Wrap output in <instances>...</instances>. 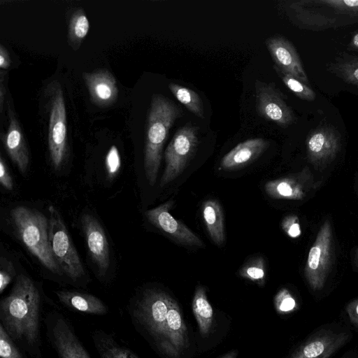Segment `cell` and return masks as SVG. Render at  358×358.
Listing matches in <instances>:
<instances>
[{"label": "cell", "mask_w": 358, "mask_h": 358, "mask_svg": "<svg viewBox=\"0 0 358 358\" xmlns=\"http://www.w3.org/2000/svg\"><path fill=\"white\" fill-rule=\"evenodd\" d=\"M199 127L186 124L174 134L164 152L165 169L160 180L163 187L176 179L194 155L199 143Z\"/></svg>", "instance_id": "52a82bcc"}, {"label": "cell", "mask_w": 358, "mask_h": 358, "mask_svg": "<svg viewBox=\"0 0 358 358\" xmlns=\"http://www.w3.org/2000/svg\"><path fill=\"white\" fill-rule=\"evenodd\" d=\"M42 297L27 275L19 274L8 295L0 301V324L30 358H43Z\"/></svg>", "instance_id": "6da1fadb"}, {"label": "cell", "mask_w": 358, "mask_h": 358, "mask_svg": "<svg viewBox=\"0 0 358 358\" xmlns=\"http://www.w3.org/2000/svg\"><path fill=\"white\" fill-rule=\"evenodd\" d=\"M346 332L322 331L303 342L289 358H329L348 340Z\"/></svg>", "instance_id": "4fadbf2b"}, {"label": "cell", "mask_w": 358, "mask_h": 358, "mask_svg": "<svg viewBox=\"0 0 358 358\" xmlns=\"http://www.w3.org/2000/svg\"><path fill=\"white\" fill-rule=\"evenodd\" d=\"M342 358H352V357H348V356H345V357H342Z\"/></svg>", "instance_id": "f35d334b"}, {"label": "cell", "mask_w": 358, "mask_h": 358, "mask_svg": "<svg viewBox=\"0 0 358 358\" xmlns=\"http://www.w3.org/2000/svg\"><path fill=\"white\" fill-rule=\"evenodd\" d=\"M10 66V59L6 48L1 44L0 45V68L1 70H6Z\"/></svg>", "instance_id": "e575fe53"}, {"label": "cell", "mask_w": 358, "mask_h": 358, "mask_svg": "<svg viewBox=\"0 0 358 358\" xmlns=\"http://www.w3.org/2000/svg\"><path fill=\"white\" fill-rule=\"evenodd\" d=\"M202 216L207 231L212 241L217 245L224 241V215L220 203L215 199H208L202 205Z\"/></svg>", "instance_id": "ffe728a7"}, {"label": "cell", "mask_w": 358, "mask_h": 358, "mask_svg": "<svg viewBox=\"0 0 358 358\" xmlns=\"http://www.w3.org/2000/svg\"><path fill=\"white\" fill-rule=\"evenodd\" d=\"M274 305L276 311L280 314L291 313L296 307L295 299L286 289H282L277 293L274 298Z\"/></svg>", "instance_id": "4316f807"}, {"label": "cell", "mask_w": 358, "mask_h": 358, "mask_svg": "<svg viewBox=\"0 0 358 358\" xmlns=\"http://www.w3.org/2000/svg\"><path fill=\"white\" fill-rule=\"evenodd\" d=\"M255 90L256 110L260 117L283 128L294 122V114L285 101L286 96L274 83L256 80Z\"/></svg>", "instance_id": "ba28073f"}, {"label": "cell", "mask_w": 358, "mask_h": 358, "mask_svg": "<svg viewBox=\"0 0 358 358\" xmlns=\"http://www.w3.org/2000/svg\"><path fill=\"white\" fill-rule=\"evenodd\" d=\"M168 87L176 99L188 110L199 118H204L203 104L196 92L173 83H170Z\"/></svg>", "instance_id": "7402d4cb"}, {"label": "cell", "mask_w": 358, "mask_h": 358, "mask_svg": "<svg viewBox=\"0 0 358 358\" xmlns=\"http://www.w3.org/2000/svg\"><path fill=\"white\" fill-rule=\"evenodd\" d=\"M3 96H4V94H3V77L1 76V87H0L1 111L2 110V108H3Z\"/></svg>", "instance_id": "8d00e7d4"}, {"label": "cell", "mask_w": 358, "mask_h": 358, "mask_svg": "<svg viewBox=\"0 0 358 358\" xmlns=\"http://www.w3.org/2000/svg\"><path fill=\"white\" fill-rule=\"evenodd\" d=\"M321 255L322 250L320 246L318 244H316L312 247L308 257V266L310 271L311 270L315 271L317 269L320 262Z\"/></svg>", "instance_id": "d6a6232c"}, {"label": "cell", "mask_w": 358, "mask_h": 358, "mask_svg": "<svg viewBox=\"0 0 358 358\" xmlns=\"http://www.w3.org/2000/svg\"><path fill=\"white\" fill-rule=\"evenodd\" d=\"M81 224L90 257L97 267L99 276L103 278L110 266L109 247L104 230L89 213L82 215Z\"/></svg>", "instance_id": "7c38bea8"}, {"label": "cell", "mask_w": 358, "mask_h": 358, "mask_svg": "<svg viewBox=\"0 0 358 358\" xmlns=\"http://www.w3.org/2000/svg\"><path fill=\"white\" fill-rule=\"evenodd\" d=\"M350 45L353 48L358 49V33L352 37Z\"/></svg>", "instance_id": "74e56055"}, {"label": "cell", "mask_w": 358, "mask_h": 358, "mask_svg": "<svg viewBox=\"0 0 358 358\" xmlns=\"http://www.w3.org/2000/svg\"><path fill=\"white\" fill-rule=\"evenodd\" d=\"M26 355L0 324V358H27Z\"/></svg>", "instance_id": "484cf974"}, {"label": "cell", "mask_w": 358, "mask_h": 358, "mask_svg": "<svg viewBox=\"0 0 358 358\" xmlns=\"http://www.w3.org/2000/svg\"><path fill=\"white\" fill-rule=\"evenodd\" d=\"M338 69L346 81L358 85V57L340 64Z\"/></svg>", "instance_id": "f1b7e54d"}, {"label": "cell", "mask_w": 358, "mask_h": 358, "mask_svg": "<svg viewBox=\"0 0 358 358\" xmlns=\"http://www.w3.org/2000/svg\"><path fill=\"white\" fill-rule=\"evenodd\" d=\"M273 69L286 87L296 96L306 101H313L315 99V93L309 85L275 66Z\"/></svg>", "instance_id": "cb8c5ba5"}, {"label": "cell", "mask_w": 358, "mask_h": 358, "mask_svg": "<svg viewBox=\"0 0 358 358\" xmlns=\"http://www.w3.org/2000/svg\"><path fill=\"white\" fill-rule=\"evenodd\" d=\"M121 166V159L117 148L113 145L106 156V167L108 176L114 178L118 173Z\"/></svg>", "instance_id": "f546056e"}, {"label": "cell", "mask_w": 358, "mask_h": 358, "mask_svg": "<svg viewBox=\"0 0 358 358\" xmlns=\"http://www.w3.org/2000/svg\"><path fill=\"white\" fill-rule=\"evenodd\" d=\"M48 95V150L51 164L55 170H58L63 164L67 152V121L63 91L57 80L50 83Z\"/></svg>", "instance_id": "5b68a950"}, {"label": "cell", "mask_w": 358, "mask_h": 358, "mask_svg": "<svg viewBox=\"0 0 358 358\" xmlns=\"http://www.w3.org/2000/svg\"><path fill=\"white\" fill-rule=\"evenodd\" d=\"M171 206L172 201H168L156 208L146 210L145 215L149 222L178 242L190 246H202V241L170 213Z\"/></svg>", "instance_id": "30bf717a"}, {"label": "cell", "mask_w": 358, "mask_h": 358, "mask_svg": "<svg viewBox=\"0 0 358 358\" xmlns=\"http://www.w3.org/2000/svg\"><path fill=\"white\" fill-rule=\"evenodd\" d=\"M265 45L274 62L275 67L308 85V78L299 55L288 39L280 35H275L267 38Z\"/></svg>", "instance_id": "8fae6325"}, {"label": "cell", "mask_w": 358, "mask_h": 358, "mask_svg": "<svg viewBox=\"0 0 358 358\" xmlns=\"http://www.w3.org/2000/svg\"><path fill=\"white\" fill-rule=\"evenodd\" d=\"M48 238L52 254L58 266L71 280L85 276V269L59 211L48 207Z\"/></svg>", "instance_id": "277c9868"}, {"label": "cell", "mask_w": 358, "mask_h": 358, "mask_svg": "<svg viewBox=\"0 0 358 358\" xmlns=\"http://www.w3.org/2000/svg\"><path fill=\"white\" fill-rule=\"evenodd\" d=\"M296 221L297 219L294 217H287L282 222L284 230L292 238H296L301 234L300 226Z\"/></svg>", "instance_id": "1f68e13d"}, {"label": "cell", "mask_w": 358, "mask_h": 358, "mask_svg": "<svg viewBox=\"0 0 358 358\" xmlns=\"http://www.w3.org/2000/svg\"><path fill=\"white\" fill-rule=\"evenodd\" d=\"M43 323L48 343L59 358H91L71 322L63 313L48 311Z\"/></svg>", "instance_id": "8992f818"}, {"label": "cell", "mask_w": 358, "mask_h": 358, "mask_svg": "<svg viewBox=\"0 0 358 358\" xmlns=\"http://www.w3.org/2000/svg\"><path fill=\"white\" fill-rule=\"evenodd\" d=\"M238 355V351L237 350H233L227 353L224 354L220 358H236Z\"/></svg>", "instance_id": "d590c367"}, {"label": "cell", "mask_w": 358, "mask_h": 358, "mask_svg": "<svg viewBox=\"0 0 358 358\" xmlns=\"http://www.w3.org/2000/svg\"><path fill=\"white\" fill-rule=\"evenodd\" d=\"M189 346L187 329L178 303L170 296L164 342L159 352L169 358H179Z\"/></svg>", "instance_id": "9c48e42d"}, {"label": "cell", "mask_w": 358, "mask_h": 358, "mask_svg": "<svg viewBox=\"0 0 358 358\" xmlns=\"http://www.w3.org/2000/svg\"><path fill=\"white\" fill-rule=\"evenodd\" d=\"M339 134L331 127H323L314 131L308 137V151L317 157L331 155L337 148Z\"/></svg>", "instance_id": "44dd1931"}, {"label": "cell", "mask_w": 358, "mask_h": 358, "mask_svg": "<svg viewBox=\"0 0 358 358\" xmlns=\"http://www.w3.org/2000/svg\"><path fill=\"white\" fill-rule=\"evenodd\" d=\"M268 146V141L262 138L241 142L222 158L219 169L232 171L241 168L259 157Z\"/></svg>", "instance_id": "2e32d148"}, {"label": "cell", "mask_w": 358, "mask_h": 358, "mask_svg": "<svg viewBox=\"0 0 358 358\" xmlns=\"http://www.w3.org/2000/svg\"><path fill=\"white\" fill-rule=\"evenodd\" d=\"M192 308L200 334L204 338L208 337L212 331L215 317L213 308L207 299L206 289L201 285H198L195 289Z\"/></svg>", "instance_id": "d6986e66"}, {"label": "cell", "mask_w": 358, "mask_h": 358, "mask_svg": "<svg viewBox=\"0 0 358 358\" xmlns=\"http://www.w3.org/2000/svg\"><path fill=\"white\" fill-rule=\"evenodd\" d=\"M83 78L92 101L99 107L113 104L118 96V87L113 75L106 69L83 73Z\"/></svg>", "instance_id": "5bb4252c"}, {"label": "cell", "mask_w": 358, "mask_h": 358, "mask_svg": "<svg viewBox=\"0 0 358 358\" xmlns=\"http://www.w3.org/2000/svg\"><path fill=\"white\" fill-rule=\"evenodd\" d=\"M183 115L182 109L168 97L161 94H152L147 115L144 149V170L151 186L157 178L169 131Z\"/></svg>", "instance_id": "7a4b0ae2"}, {"label": "cell", "mask_w": 358, "mask_h": 358, "mask_svg": "<svg viewBox=\"0 0 358 358\" xmlns=\"http://www.w3.org/2000/svg\"><path fill=\"white\" fill-rule=\"evenodd\" d=\"M10 217L20 239L30 252L50 271L63 275L51 252L46 217L36 209L22 206L13 208Z\"/></svg>", "instance_id": "3957f363"}, {"label": "cell", "mask_w": 358, "mask_h": 358, "mask_svg": "<svg viewBox=\"0 0 358 358\" xmlns=\"http://www.w3.org/2000/svg\"><path fill=\"white\" fill-rule=\"evenodd\" d=\"M8 125L2 136L4 148L13 162L22 173L27 171L29 157L23 132L10 104L8 105Z\"/></svg>", "instance_id": "9a60e30c"}, {"label": "cell", "mask_w": 358, "mask_h": 358, "mask_svg": "<svg viewBox=\"0 0 358 358\" xmlns=\"http://www.w3.org/2000/svg\"><path fill=\"white\" fill-rule=\"evenodd\" d=\"M238 273L242 278L262 286L265 283V263L264 259L257 257L247 262L240 268Z\"/></svg>", "instance_id": "d4e9b609"}, {"label": "cell", "mask_w": 358, "mask_h": 358, "mask_svg": "<svg viewBox=\"0 0 358 358\" xmlns=\"http://www.w3.org/2000/svg\"><path fill=\"white\" fill-rule=\"evenodd\" d=\"M0 293L16 278V271L12 262L1 257L0 259Z\"/></svg>", "instance_id": "83f0119b"}, {"label": "cell", "mask_w": 358, "mask_h": 358, "mask_svg": "<svg viewBox=\"0 0 358 358\" xmlns=\"http://www.w3.org/2000/svg\"><path fill=\"white\" fill-rule=\"evenodd\" d=\"M55 294L59 301L68 309L76 313L103 316L108 314V306L92 294L74 290H58Z\"/></svg>", "instance_id": "e0dca14e"}, {"label": "cell", "mask_w": 358, "mask_h": 358, "mask_svg": "<svg viewBox=\"0 0 358 358\" xmlns=\"http://www.w3.org/2000/svg\"><path fill=\"white\" fill-rule=\"evenodd\" d=\"M346 310L350 322L358 327V300L348 304Z\"/></svg>", "instance_id": "836d02e7"}, {"label": "cell", "mask_w": 358, "mask_h": 358, "mask_svg": "<svg viewBox=\"0 0 358 358\" xmlns=\"http://www.w3.org/2000/svg\"><path fill=\"white\" fill-rule=\"evenodd\" d=\"M91 338L99 358H140L113 333L95 329L91 332Z\"/></svg>", "instance_id": "ac0fdd59"}, {"label": "cell", "mask_w": 358, "mask_h": 358, "mask_svg": "<svg viewBox=\"0 0 358 358\" xmlns=\"http://www.w3.org/2000/svg\"><path fill=\"white\" fill-rule=\"evenodd\" d=\"M90 29V22L85 13L78 9L71 15L68 30V41L74 50H77Z\"/></svg>", "instance_id": "603a6c76"}, {"label": "cell", "mask_w": 358, "mask_h": 358, "mask_svg": "<svg viewBox=\"0 0 358 358\" xmlns=\"http://www.w3.org/2000/svg\"><path fill=\"white\" fill-rule=\"evenodd\" d=\"M0 183L8 190L13 189V178L2 157H0Z\"/></svg>", "instance_id": "4dcf8cb0"}]
</instances>
